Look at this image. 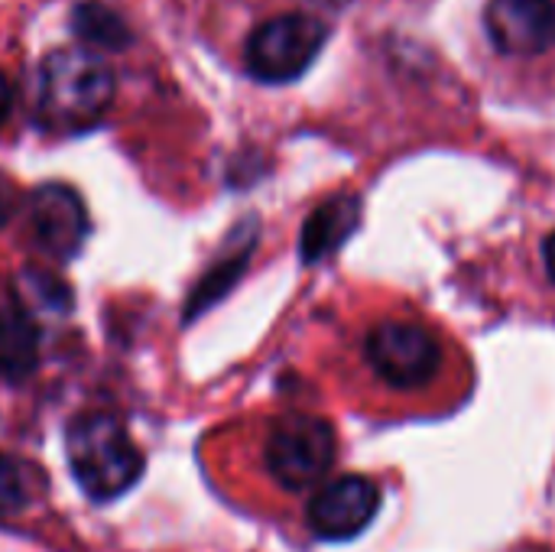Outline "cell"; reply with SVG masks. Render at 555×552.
<instances>
[{
    "label": "cell",
    "mask_w": 555,
    "mask_h": 552,
    "mask_svg": "<svg viewBox=\"0 0 555 552\" xmlns=\"http://www.w3.org/2000/svg\"><path fill=\"white\" fill-rule=\"evenodd\" d=\"M335 429L325 420L293 413L273 423L263 446V462L280 488L306 491L328 475V468L335 465Z\"/></svg>",
    "instance_id": "277c9868"
},
{
    "label": "cell",
    "mask_w": 555,
    "mask_h": 552,
    "mask_svg": "<svg viewBox=\"0 0 555 552\" xmlns=\"http://www.w3.org/2000/svg\"><path fill=\"white\" fill-rule=\"evenodd\" d=\"M20 296L23 303H39L46 312H65L72 296L62 280H55L49 270H26L20 273Z\"/></svg>",
    "instance_id": "4fadbf2b"
},
{
    "label": "cell",
    "mask_w": 555,
    "mask_h": 552,
    "mask_svg": "<svg viewBox=\"0 0 555 552\" xmlns=\"http://www.w3.org/2000/svg\"><path fill=\"white\" fill-rule=\"evenodd\" d=\"M72 26H75V33L85 42H91L98 49H120L130 39V29L120 20V13L111 10V7H104V3H98V0L78 3L72 10Z\"/></svg>",
    "instance_id": "7c38bea8"
},
{
    "label": "cell",
    "mask_w": 555,
    "mask_h": 552,
    "mask_svg": "<svg viewBox=\"0 0 555 552\" xmlns=\"http://www.w3.org/2000/svg\"><path fill=\"white\" fill-rule=\"evenodd\" d=\"M39 361V332L26 309L0 312V377L23 381Z\"/></svg>",
    "instance_id": "8fae6325"
},
{
    "label": "cell",
    "mask_w": 555,
    "mask_h": 552,
    "mask_svg": "<svg viewBox=\"0 0 555 552\" xmlns=\"http://www.w3.org/2000/svg\"><path fill=\"white\" fill-rule=\"evenodd\" d=\"M26 231L36 251L49 260H72L88 238V211L75 189L62 182H46L26 198Z\"/></svg>",
    "instance_id": "8992f818"
},
{
    "label": "cell",
    "mask_w": 555,
    "mask_h": 552,
    "mask_svg": "<svg viewBox=\"0 0 555 552\" xmlns=\"http://www.w3.org/2000/svg\"><path fill=\"white\" fill-rule=\"evenodd\" d=\"M29 465L0 455V514H16L29 504Z\"/></svg>",
    "instance_id": "5bb4252c"
},
{
    "label": "cell",
    "mask_w": 555,
    "mask_h": 552,
    "mask_svg": "<svg viewBox=\"0 0 555 552\" xmlns=\"http://www.w3.org/2000/svg\"><path fill=\"white\" fill-rule=\"evenodd\" d=\"M68 465L75 482L91 501H114L127 495L143 475V452L120 420L88 413L68 426Z\"/></svg>",
    "instance_id": "3957f363"
},
{
    "label": "cell",
    "mask_w": 555,
    "mask_h": 552,
    "mask_svg": "<svg viewBox=\"0 0 555 552\" xmlns=\"http://www.w3.org/2000/svg\"><path fill=\"white\" fill-rule=\"evenodd\" d=\"M380 508V488L364 475H345L322 485L309 504V530L319 540L358 537Z\"/></svg>",
    "instance_id": "ba28073f"
},
{
    "label": "cell",
    "mask_w": 555,
    "mask_h": 552,
    "mask_svg": "<svg viewBox=\"0 0 555 552\" xmlns=\"http://www.w3.org/2000/svg\"><path fill=\"white\" fill-rule=\"evenodd\" d=\"M254 244H257V228H254V221H247L244 231L231 234L221 257L195 283V290L189 296V306H185V319H198L205 309H211L215 303H221L234 290V283L241 280V273H244V267H247V260L254 254Z\"/></svg>",
    "instance_id": "9c48e42d"
},
{
    "label": "cell",
    "mask_w": 555,
    "mask_h": 552,
    "mask_svg": "<svg viewBox=\"0 0 555 552\" xmlns=\"http://www.w3.org/2000/svg\"><path fill=\"white\" fill-rule=\"evenodd\" d=\"M328 29L312 13H280L247 39V68L257 81L283 85L299 78L322 52Z\"/></svg>",
    "instance_id": "5b68a950"
},
{
    "label": "cell",
    "mask_w": 555,
    "mask_h": 552,
    "mask_svg": "<svg viewBox=\"0 0 555 552\" xmlns=\"http://www.w3.org/2000/svg\"><path fill=\"white\" fill-rule=\"evenodd\" d=\"M13 211H16V189H13V182L0 172V228L13 218Z\"/></svg>",
    "instance_id": "9a60e30c"
},
{
    "label": "cell",
    "mask_w": 555,
    "mask_h": 552,
    "mask_svg": "<svg viewBox=\"0 0 555 552\" xmlns=\"http://www.w3.org/2000/svg\"><path fill=\"white\" fill-rule=\"evenodd\" d=\"M10 107H13V88H10V81L3 78V72H0V127H3L7 117H10Z\"/></svg>",
    "instance_id": "2e32d148"
},
{
    "label": "cell",
    "mask_w": 555,
    "mask_h": 552,
    "mask_svg": "<svg viewBox=\"0 0 555 552\" xmlns=\"http://www.w3.org/2000/svg\"><path fill=\"white\" fill-rule=\"evenodd\" d=\"M543 260H546V273H550V280L555 283V231L546 238V244H543Z\"/></svg>",
    "instance_id": "e0dca14e"
},
{
    "label": "cell",
    "mask_w": 555,
    "mask_h": 552,
    "mask_svg": "<svg viewBox=\"0 0 555 552\" xmlns=\"http://www.w3.org/2000/svg\"><path fill=\"white\" fill-rule=\"evenodd\" d=\"M364 361L390 394L426 397L449 368V348L423 319L390 316L367 332Z\"/></svg>",
    "instance_id": "7a4b0ae2"
},
{
    "label": "cell",
    "mask_w": 555,
    "mask_h": 552,
    "mask_svg": "<svg viewBox=\"0 0 555 552\" xmlns=\"http://www.w3.org/2000/svg\"><path fill=\"white\" fill-rule=\"evenodd\" d=\"M319 3H328V7H341V0H319Z\"/></svg>",
    "instance_id": "ac0fdd59"
},
{
    "label": "cell",
    "mask_w": 555,
    "mask_h": 552,
    "mask_svg": "<svg viewBox=\"0 0 555 552\" xmlns=\"http://www.w3.org/2000/svg\"><path fill=\"white\" fill-rule=\"evenodd\" d=\"M114 101V75L88 49H55L36 75V120L52 133L94 127Z\"/></svg>",
    "instance_id": "6da1fadb"
},
{
    "label": "cell",
    "mask_w": 555,
    "mask_h": 552,
    "mask_svg": "<svg viewBox=\"0 0 555 552\" xmlns=\"http://www.w3.org/2000/svg\"><path fill=\"white\" fill-rule=\"evenodd\" d=\"M485 29L501 55H550L555 52V0H488Z\"/></svg>",
    "instance_id": "52a82bcc"
},
{
    "label": "cell",
    "mask_w": 555,
    "mask_h": 552,
    "mask_svg": "<svg viewBox=\"0 0 555 552\" xmlns=\"http://www.w3.org/2000/svg\"><path fill=\"white\" fill-rule=\"evenodd\" d=\"M358 224V198L354 195H335L325 205H319L306 228H302V260L315 264L325 254H332Z\"/></svg>",
    "instance_id": "30bf717a"
}]
</instances>
